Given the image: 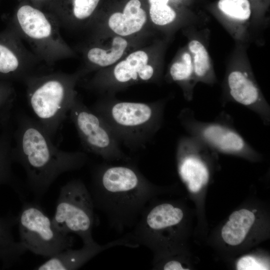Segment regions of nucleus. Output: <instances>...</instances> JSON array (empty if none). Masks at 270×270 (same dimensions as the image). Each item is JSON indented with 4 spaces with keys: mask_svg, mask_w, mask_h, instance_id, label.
<instances>
[{
    "mask_svg": "<svg viewBox=\"0 0 270 270\" xmlns=\"http://www.w3.org/2000/svg\"><path fill=\"white\" fill-rule=\"evenodd\" d=\"M12 29L30 46L36 57L49 66L66 58L71 50L60 33V25L48 11L24 0L14 10Z\"/></svg>",
    "mask_w": 270,
    "mask_h": 270,
    "instance_id": "39448f33",
    "label": "nucleus"
},
{
    "mask_svg": "<svg viewBox=\"0 0 270 270\" xmlns=\"http://www.w3.org/2000/svg\"><path fill=\"white\" fill-rule=\"evenodd\" d=\"M218 7L226 16L238 21L248 20L252 14L249 0H219Z\"/></svg>",
    "mask_w": 270,
    "mask_h": 270,
    "instance_id": "b1692460",
    "label": "nucleus"
},
{
    "mask_svg": "<svg viewBox=\"0 0 270 270\" xmlns=\"http://www.w3.org/2000/svg\"><path fill=\"white\" fill-rule=\"evenodd\" d=\"M170 75L172 80L183 85L184 96L188 100L192 99L194 82H196L190 52H184L180 61L172 64L170 68Z\"/></svg>",
    "mask_w": 270,
    "mask_h": 270,
    "instance_id": "4be33fe9",
    "label": "nucleus"
},
{
    "mask_svg": "<svg viewBox=\"0 0 270 270\" xmlns=\"http://www.w3.org/2000/svg\"><path fill=\"white\" fill-rule=\"evenodd\" d=\"M16 124L12 160L24 168L28 186L37 198H42L60 175L86 164L85 152L64 151L56 146L36 120L20 114Z\"/></svg>",
    "mask_w": 270,
    "mask_h": 270,
    "instance_id": "f03ea898",
    "label": "nucleus"
},
{
    "mask_svg": "<svg viewBox=\"0 0 270 270\" xmlns=\"http://www.w3.org/2000/svg\"><path fill=\"white\" fill-rule=\"evenodd\" d=\"M17 217L10 213L0 217V260L3 268H9L17 262L27 250L20 242H16L12 234Z\"/></svg>",
    "mask_w": 270,
    "mask_h": 270,
    "instance_id": "a211bd4d",
    "label": "nucleus"
},
{
    "mask_svg": "<svg viewBox=\"0 0 270 270\" xmlns=\"http://www.w3.org/2000/svg\"><path fill=\"white\" fill-rule=\"evenodd\" d=\"M100 0H52L46 10L57 20L60 26L83 21L94 13Z\"/></svg>",
    "mask_w": 270,
    "mask_h": 270,
    "instance_id": "dca6fc26",
    "label": "nucleus"
},
{
    "mask_svg": "<svg viewBox=\"0 0 270 270\" xmlns=\"http://www.w3.org/2000/svg\"><path fill=\"white\" fill-rule=\"evenodd\" d=\"M69 112L86 150L107 162L130 161V158L122 151L120 142L104 119L77 97Z\"/></svg>",
    "mask_w": 270,
    "mask_h": 270,
    "instance_id": "9d476101",
    "label": "nucleus"
},
{
    "mask_svg": "<svg viewBox=\"0 0 270 270\" xmlns=\"http://www.w3.org/2000/svg\"><path fill=\"white\" fill-rule=\"evenodd\" d=\"M16 93L10 82L0 81V124L10 118Z\"/></svg>",
    "mask_w": 270,
    "mask_h": 270,
    "instance_id": "393cba45",
    "label": "nucleus"
},
{
    "mask_svg": "<svg viewBox=\"0 0 270 270\" xmlns=\"http://www.w3.org/2000/svg\"><path fill=\"white\" fill-rule=\"evenodd\" d=\"M184 218L182 208L172 203L150 201L130 232L126 236L138 247L143 246L155 254V260L172 248L178 226Z\"/></svg>",
    "mask_w": 270,
    "mask_h": 270,
    "instance_id": "423d86ee",
    "label": "nucleus"
},
{
    "mask_svg": "<svg viewBox=\"0 0 270 270\" xmlns=\"http://www.w3.org/2000/svg\"><path fill=\"white\" fill-rule=\"evenodd\" d=\"M17 217L20 242L32 253L50 258L74 244V238L58 231L43 209L24 202Z\"/></svg>",
    "mask_w": 270,
    "mask_h": 270,
    "instance_id": "1a4fd4ad",
    "label": "nucleus"
},
{
    "mask_svg": "<svg viewBox=\"0 0 270 270\" xmlns=\"http://www.w3.org/2000/svg\"><path fill=\"white\" fill-rule=\"evenodd\" d=\"M162 268L164 270H186L182 263L177 259L168 260L162 265Z\"/></svg>",
    "mask_w": 270,
    "mask_h": 270,
    "instance_id": "cd10ccee",
    "label": "nucleus"
},
{
    "mask_svg": "<svg viewBox=\"0 0 270 270\" xmlns=\"http://www.w3.org/2000/svg\"><path fill=\"white\" fill-rule=\"evenodd\" d=\"M88 190L94 208L121 233L133 228L158 188L134 164H102L93 170Z\"/></svg>",
    "mask_w": 270,
    "mask_h": 270,
    "instance_id": "f257e3e1",
    "label": "nucleus"
},
{
    "mask_svg": "<svg viewBox=\"0 0 270 270\" xmlns=\"http://www.w3.org/2000/svg\"><path fill=\"white\" fill-rule=\"evenodd\" d=\"M168 1L169 0H149V2L150 4L154 2H165L168 3Z\"/></svg>",
    "mask_w": 270,
    "mask_h": 270,
    "instance_id": "c756f323",
    "label": "nucleus"
},
{
    "mask_svg": "<svg viewBox=\"0 0 270 270\" xmlns=\"http://www.w3.org/2000/svg\"><path fill=\"white\" fill-rule=\"evenodd\" d=\"M255 221L254 214L242 208L233 212L222 230L223 240L230 246H237L245 239Z\"/></svg>",
    "mask_w": 270,
    "mask_h": 270,
    "instance_id": "6ab92c4d",
    "label": "nucleus"
},
{
    "mask_svg": "<svg viewBox=\"0 0 270 270\" xmlns=\"http://www.w3.org/2000/svg\"><path fill=\"white\" fill-rule=\"evenodd\" d=\"M116 246H124L136 248L124 235L120 238L104 244L96 242L92 244H83L78 250L66 249L41 264L34 269L37 270H74L81 268L84 264L101 252Z\"/></svg>",
    "mask_w": 270,
    "mask_h": 270,
    "instance_id": "4468645a",
    "label": "nucleus"
},
{
    "mask_svg": "<svg viewBox=\"0 0 270 270\" xmlns=\"http://www.w3.org/2000/svg\"><path fill=\"white\" fill-rule=\"evenodd\" d=\"M236 268L239 270H267L268 267L258 259L248 256H243L238 260Z\"/></svg>",
    "mask_w": 270,
    "mask_h": 270,
    "instance_id": "bb28decb",
    "label": "nucleus"
},
{
    "mask_svg": "<svg viewBox=\"0 0 270 270\" xmlns=\"http://www.w3.org/2000/svg\"><path fill=\"white\" fill-rule=\"evenodd\" d=\"M188 48L192 56L196 80L212 83L214 79L210 58L204 45L196 40H192L188 43Z\"/></svg>",
    "mask_w": 270,
    "mask_h": 270,
    "instance_id": "412c9836",
    "label": "nucleus"
},
{
    "mask_svg": "<svg viewBox=\"0 0 270 270\" xmlns=\"http://www.w3.org/2000/svg\"><path fill=\"white\" fill-rule=\"evenodd\" d=\"M77 79L76 75L54 72L33 74L24 80L28 104L52 140L76 98Z\"/></svg>",
    "mask_w": 270,
    "mask_h": 270,
    "instance_id": "20e7f679",
    "label": "nucleus"
},
{
    "mask_svg": "<svg viewBox=\"0 0 270 270\" xmlns=\"http://www.w3.org/2000/svg\"><path fill=\"white\" fill-rule=\"evenodd\" d=\"M216 152L190 135L178 140L176 156L179 176L190 191L197 192L208 182L210 159Z\"/></svg>",
    "mask_w": 270,
    "mask_h": 270,
    "instance_id": "9b49d317",
    "label": "nucleus"
},
{
    "mask_svg": "<svg viewBox=\"0 0 270 270\" xmlns=\"http://www.w3.org/2000/svg\"><path fill=\"white\" fill-rule=\"evenodd\" d=\"M178 119L188 134L215 152L255 160L260 154L245 140L234 126L228 114L222 112L213 122L198 120L190 108L180 110Z\"/></svg>",
    "mask_w": 270,
    "mask_h": 270,
    "instance_id": "6e6552de",
    "label": "nucleus"
},
{
    "mask_svg": "<svg viewBox=\"0 0 270 270\" xmlns=\"http://www.w3.org/2000/svg\"><path fill=\"white\" fill-rule=\"evenodd\" d=\"M226 101L239 104L256 114L263 123L270 122V107L252 76L241 68L230 70L226 79Z\"/></svg>",
    "mask_w": 270,
    "mask_h": 270,
    "instance_id": "ddd939ff",
    "label": "nucleus"
},
{
    "mask_svg": "<svg viewBox=\"0 0 270 270\" xmlns=\"http://www.w3.org/2000/svg\"><path fill=\"white\" fill-rule=\"evenodd\" d=\"M26 1L38 8L46 10L52 0H20Z\"/></svg>",
    "mask_w": 270,
    "mask_h": 270,
    "instance_id": "c85d7f7f",
    "label": "nucleus"
},
{
    "mask_svg": "<svg viewBox=\"0 0 270 270\" xmlns=\"http://www.w3.org/2000/svg\"></svg>",
    "mask_w": 270,
    "mask_h": 270,
    "instance_id": "7c9ffc66",
    "label": "nucleus"
},
{
    "mask_svg": "<svg viewBox=\"0 0 270 270\" xmlns=\"http://www.w3.org/2000/svg\"><path fill=\"white\" fill-rule=\"evenodd\" d=\"M138 0H130L124 12L113 14L108 20L110 28L116 34L126 36L139 31L146 20L145 11Z\"/></svg>",
    "mask_w": 270,
    "mask_h": 270,
    "instance_id": "f3484780",
    "label": "nucleus"
},
{
    "mask_svg": "<svg viewBox=\"0 0 270 270\" xmlns=\"http://www.w3.org/2000/svg\"><path fill=\"white\" fill-rule=\"evenodd\" d=\"M148 56L142 50L130 54L114 68L112 76L114 82L124 84L138 80H151L154 70L152 66L148 64Z\"/></svg>",
    "mask_w": 270,
    "mask_h": 270,
    "instance_id": "2eb2a0df",
    "label": "nucleus"
},
{
    "mask_svg": "<svg viewBox=\"0 0 270 270\" xmlns=\"http://www.w3.org/2000/svg\"><path fill=\"white\" fill-rule=\"evenodd\" d=\"M2 130L0 134V184H8L19 190L18 184L14 175L12 164V140L13 126L10 118L1 124Z\"/></svg>",
    "mask_w": 270,
    "mask_h": 270,
    "instance_id": "aec40b11",
    "label": "nucleus"
},
{
    "mask_svg": "<svg viewBox=\"0 0 270 270\" xmlns=\"http://www.w3.org/2000/svg\"><path fill=\"white\" fill-rule=\"evenodd\" d=\"M38 60L12 28L0 32V81L24 80L36 74L34 70Z\"/></svg>",
    "mask_w": 270,
    "mask_h": 270,
    "instance_id": "f8f14e48",
    "label": "nucleus"
},
{
    "mask_svg": "<svg viewBox=\"0 0 270 270\" xmlns=\"http://www.w3.org/2000/svg\"><path fill=\"white\" fill-rule=\"evenodd\" d=\"M94 209L88 189L82 180L74 179L60 188L52 220L60 232L78 235L83 244H94Z\"/></svg>",
    "mask_w": 270,
    "mask_h": 270,
    "instance_id": "0eeeda50",
    "label": "nucleus"
},
{
    "mask_svg": "<svg viewBox=\"0 0 270 270\" xmlns=\"http://www.w3.org/2000/svg\"><path fill=\"white\" fill-rule=\"evenodd\" d=\"M150 14L155 24L164 26L172 22L176 17L175 11L165 2L150 3Z\"/></svg>",
    "mask_w": 270,
    "mask_h": 270,
    "instance_id": "a878e982",
    "label": "nucleus"
},
{
    "mask_svg": "<svg viewBox=\"0 0 270 270\" xmlns=\"http://www.w3.org/2000/svg\"><path fill=\"white\" fill-rule=\"evenodd\" d=\"M127 45L128 42L126 40L120 36H116L112 40V47L110 50L92 48L88 51L86 57L94 65L102 67L108 66L121 58Z\"/></svg>",
    "mask_w": 270,
    "mask_h": 270,
    "instance_id": "5701e85b",
    "label": "nucleus"
},
{
    "mask_svg": "<svg viewBox=\"0 0 270 270\" xmlns=\"http://www.w3.org/2000/svg\"><path fill=\"white\" fill-rule=\"evenodd\" d=\"M166 101L100 100L90 108L108 124L120 144L132 150L146 147L162 128Z\"/></svg>",
    "mask_w": 270,
    "mask_h": 270,
    "instance_id": "7ed1b4c3",
    "label": "nucleus"
}]
</instances>
